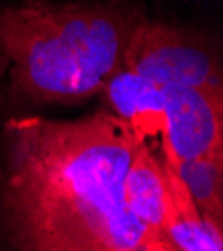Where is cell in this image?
Wrapping results in <instances>:
<instances>
[{
    "instance_id": "7",
    "label": "cell",
    "mask_w": 223,
    "mask_h": 251,
    "mask_svg": "<svg viewBox=\"0 0 223 251\" xmlns=\"http://www.w3.org/2000/svg\"><path fill=\"white\" fill-rule=\"evenodd\" d=\"M163 153L173 161L199 211L209 221L223 225V151H211L193 159H175L165 149Z\"/></svg>"
},
{
    "instance_id": "6",
    "label": "cell",
    "mask_w": 223,
    "mask_h": 251,
    "mask_svg": "<svg viewBox=\"0 0 223 251\" xmlns=\"http://www.w3.org/2000/svg\"><path fill=\"white\" fill-rule=\"evenodd\" d=\"M123 201L127 211L139 223H143L149 231H153L157 237L169 243L163 231L165 179L163 165H161V153L155 151L151 141L147 139L137 147L127 167L123 179Z\"/></svg>"
},
{
    "instance_id": "3",
    "label": "cell",
    "mask_w": 223,
    "mask_h": 251,
    "mask_svg": "<svg viewBox=\"0 0 223 251\" xmlns=\"http://www.w3.org/2000/svg\"><path fill=\"white\" fill-rule=\"evenodd\" d=\"M123 65L163 87L223 89L221 56L213 38L193 28L147 18L133 30Z\"/></svg>"
},
{
    "instance_id": "5",
    "label": "cell",
    "mask_w": 223,
    "mask_h": 251,
    "mask_svg": "<svg viewBox=\"0 0 223 251\" xmlns=\"http://www.w3.org/2000/svg\"><path fill=\"white\" fill-rule=\"evenodd\" d=\"M159 153L165 179L163 231L173 251H221L223 225L209 221L199 211L183 179L179 177L173 161L163 153V149Z\"/></svg>"
},
{
    "instance_id": "2",
    "label": "cell",
    "mask_w": 223,
    "mask_h": 251,
    "mask_svg": "<svg viewBox=\"0 0 223 251\" xmlns=\"http://www.w3.org/2000/svg\"><path fill=\"white\" fill-rule=\"evenodd\" d=\"M147 18L145 0L0 2V113L23 117L100 95Z\"/></svg>"
},
{
    "instance_id": "1",
    "label": "cell",
    "mask_w": 223,
    "mask_h": 251,
    "mask_svg": "<svg viewBox=\"0 0 223 251\" xmlns=\"http://www.w3.org/2000/svg\"><path fill=\"white\" fill-rule=\"evenodd\" d=\"M145 139L109 109L38 115L0 129V249L173 251L125 207L123 179Z\"/></svg>"
},
{
    "instance_id": "4",
    "label": "cell",
    "mask_w": 223,
    "mask_h": 251,
    "mask_svg": "<svg viewBox=\"0 0 223 251\" xmlns=\"http://www.w3.org/2000/svg\"><path fill=\"white\" fill-rule=\"evenodd\" d=\"M165 131L157 141L175 159L223 151V89L163 87Z\"/></svg>"
}]
</instances>
